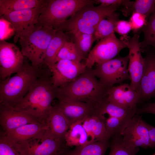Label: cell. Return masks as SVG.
<instances>
[{
	"mask_svg": "<svg viewBox=\"0 0 155 155\" xmlns=\"http://www.w3.org/2000/svg\"><path fill=\"white\" fill-rule=\"evenodd\" d=\"M119 16L115 12L100 21L93 34L95 41H99L115 33L116 24L119 20Z\"/></svg>",
	"mask_w": 155,
	"mask_h": 155,
	"instance_id": "4316f807",
	"label": "cell"
},
{
	"mask_svg": "<svg viewBox=\"0 0 155 155\" xmlns=\"http://www.w3.org/2000/svg\"><path fill=\"white\" fill-rule=\"evenodd\" d=\"M72 35L73 42L85 60L91 51L93 43L95 41L93 34L78 32Z\"/></svg>",
	"mask_w": 155,
	"mask_h": 155,
	"instance_id": "4dcf8cb0",
	"label": "cell"
},
{
	"mask_svg": "<svg viewBox=\"0 0 155 155\" xmlns=\"http://www.w3.org/2000/svg\"><path fill=\"white\" fill-rule=\"evenodd\" d=\"M144 113L155 115V103H148L140 108H137L136 114L141 115Z\"/></svg>",
	"mask_w": 155,
	"mask_h": 155,
	"instance_id": "f35d334b",
	"label": "cell"
},
{
	"mask_svg": "<svg viewBox=\"0 0 155 155\" xmlns=\"http://www.w3.org/2000/svg\"><path fill=\"white\" fill-rule=\"evenodd\" d=\"M110 145L108 140L96 141L82 146L76 147L73 150H67L62 155H104Z\"/></svg>",
	"mask_w": 155,
	"mask_h": 155,
	"instance_id": "484cf974",
	"label": "cell"
},
{
	"mask_svg": "<svg viewBox=\"0 0 155 155\" xmlns=\"http://www.w3.org/2000/svg\"><path fill=\"white\" fill-rule=\"evenodd\" d=\"M35 123L40 122L31 116L13 107L0 105V124L4 131Z\"/></svg>",
	"mask_w": 155,
	"mask_h": 155,
	"instance_id": "e0dca14e",
	"label": "cell"
},
{
	"mask_svg": "<svg viewBox=\"0 0 155 155\" xmlns=\"http://www.w3.org/2000/svg\"><path fill=\"white\" fill-rule=\"evenodd\" d=\"M0 41L5 40L12 35L15 34L13 28L7 20L0 17Z\"/></svg>",
	"mask_w": 155,
	"mask_h": 155,
	"instance_id": "d590c367",
	"label": "cell"
},
{
	"mask_svg": "<svg viewBox=\"0 0 155 155\" xmlns=\"http://www.w3.org/2000/svg\"><path fill=\"white\" fill-rule=\"evenodd\" d=\"M127 55L124 57L114 58L103 63L96 64L92 68L94 75L98 78L101 84L108 89L115 84H121L130 80L128 69Z\"/></svg>",
	"mask_w": 155,
	"mask_h": 155,
	"instance_id": "ba28073f",
	"label": "cell"
},
{
	"mask_svg": "<svg viewBox=\"0 0 155 155\" xmlns=\"http://www.w3.org/2000/svg\"><path fill=\"white\" fill-rule=\"evenodd\" d=\"M148 20L145 16L139 13L133 12L132 13L129 22L132 30L135 32L142 29L146 24Z\"/></svg>",
	"mask_w": 155,
	"mask_h": 155,
	"instance_id": "e575fe53",
	"label": "cell"
},
{
	"mask_svg": "<svg viewBox=\"0 0 155 155\" xmlns=\"http://www.w3.org/2000/svg\"><path fill=\"white\" fill-rule=\"evenodd\" d=\"M104 116L94 113L82 120L91 143L106 139Z\"/></svg>",
	"mask_w": 155,
	"mask_h": 155,
	"instance_id": "d6986e66",
	"label": "cell"
},
{
	"mask_svg": "<svg viewBox=\"0 0 155 155\" xmlns=\"http://www.w3.org/2000/svg\"><path fill=\"white\" fill-rule=\"evenodd\" d=\"M146 51L144 71L137 90L140 102L155 98V49Z\"/></svg>",
	"mask_w": 155,
	"mask_h": 155,
	"instance_id": "9a60e30c",
	"label": "cell"
},
{
	"mask_svg": "<svg viewBox=\"0 0 155 155\" xmlns=\"http://www.w3.org/2000/svg\"><path fill=\"white\" fill-rule=\"evenodd\" d=\"M87 67L85 63L66 60L57 61L50 70L54 87L63 86L75 80Z\"/></svg>",
	"mask_w": 155,
	"mask_h": 155,
	"instance_id": "4fadbf2b",
	"label": "cell"
},
{
	"mask_svg": "<svg viewBox=\"0 0 155 155\" xmlns=\"http://www.w3.org/2000/svg\"><path fill=\"white\" fill-rule=\"evenodd\" d=\"M119 6H85L62 23L57 30L72 35L80 32L94 34L100 21L109 16Z\"/></svg>",
	"mask_w": 155,
	"mask_h": 155,
	"instance_id": "277c9868",
	"label": "cell"
},
{
	"mask_svg": "<svg viewBox=\"0 0 155 155\" xmlns=\"http://www.w3.org/2000/svg\"><path fill=\"white\" fill-rule=\"evenodd\" d=\"M83 59H84L75 44L73 42L68 40L65 42L59 51L56 63L61 60L81 62Z\"/></svg>",
	"mask_w": 155,
	"mask_h": 155,
	"instance_id": "1f68e13d",
	"label": "cell"
},
{
	"mask_svg": "<svg viewBox=\"0 0 155 155\" xmlns=\"http://www.w3.org/2000/svg\"><path fill=\"white\" fill-rule=\"evenodd\" d=\"M55 106L64 115L70 125L94 113L92 105L76 101L58 102Z\"/></svg>",
	"mask_w": 155,
	"mask_h": 155,
	"instance_id": "ac0fdd59",
	"label": "cell"
},
{
	"mask_svg": "<svg viewBox=\"0 0 155 155\" xmlns=\"http://www.w3.org/2000/svg\"><path fill=\"white\" fill-rule=\"evenodd\" d=\"M48 127L47 125L35 123L26 124L4 132L10 142L16 143L28 140Z\"/></svg>",
	"mask_w": 155,
	"mask_h": 155,
	"instance_id": "ffe728a7",
	"label": "cell"
},
{
	"mask_svg": "<svg viewBox=\"0 0 155 155\" xmlns=\"http://www.w3.org/2000/svg\"><path fill=\"white\" fill-rule=\"evenodd\" d=\"M94 1L95 3L100 4V5L102 6L116 5L123 6L126 8L131 7L134 2L128 0H96Z\"/></svg>",
	"mask_w": 155,
	"mask_h": 155,
	"instance_id": "8d00e7d4",
	"label": "cell"
},
{
	"mask_svg": "<svg viewBox=\"0 0 155 155\" xmlns=\"http://www.w3.org/2000/svg\"><path fill=\"white\" fill-rule=\"evenodd\" d=\"M50 71L40 74L23 99L13 107L46 125L53 101L56 98V88L52 83Z\"/></svg>",
	"mask_w": 155,
	"mask_h": 155,
	"instance_id": "6da1fadb",
	"label": "cell"
},
{
	"mask_svg": "<svg viewBox=\"0 0 155 155\" xmlns=\"http://www.w3.org/2000/svg\"><path fill=\"white\" fill-rule=\"evenodd\" d=\"M64 141L67 147L82 146L91 143L82 124V120L72 124L65 133Z\"/></svg>",
	"mask_w": 155,
	"mask_h": 155,
	"instance_id": "cb8c5ba5",
	"label": "cell"
},
{
	"mask_svg": "<svg viewBox=\"0 0 155 155\" xmlns=\"http://www.w3.org/2000/svg\"><path fill=\"white\" fill-rule=\"evenodd\" d=\"M69 38L67 33L57 30L48 46L44 60V64L49 70L56 63L57 55L61 48Z\"/></svg>",
	"mask_w": 155,
	"mask_h": 155,
	"instance_id": "603a6c76",
	"label": "cell"
},
{
	"mask_svg": "<svg viewBox=\"0 0 155 155\" xmlns=\"http://www.w3.org/2000/svg\"><path fill=\"white\" fill-rule=\"evenodd\" d=\"M127 38L123 37L119 39L114 33L99 40L85 59V63L87 67L92 68L95 64L114 58L121 50L127 47Z\"/></svg>",
	"mask_w": 155,
	"mask_h": 155,
	"instance_id": "9c48e42d",
	"label": "cell"
},
{
	"mask_svg": "<svg viewBox=\"0 0 155 155\" xmlns=\"http://www.w3.org/2000/svg\"><path fill=\"white\" fill-rule=\"evenodd\" d=\"M137 108H125L108 101L106 97L94 107V113L121 119L131 118L136 114Z\"/></svg>",
	"mask_w": 155,
	"mask_h": 155,
	"instance_id": "7402d4cb",
	"label": "cell"
},
{
	"mask_svg": "<svg viewBox=\"0 0 155 155\" xmlns=\"http://www.w3.org/2000/svg\"><path fill=\"white\" fill-rule=\"evenodd\" d=\"M155 9V0H136L131 6L128 8L122 9L125 16H128L133 12H137L145 16L148 20Z\"/></svg>",
	"mask_w": 155,
	"mask_h": 155,
	"instance_id": "f1b7e54d",
	"label": "cell"
},
{
	"mask_svg": "<svg viewBox=\"0 0 155 155\" xmlns=\"http://www.w3.org/2000/svg\"><path fill=\"white\" fill-rule=\"evenodd\" d=\"M46 0H0V16L13 11L40 7Z\"/></svg>",
	"mask_w": 155,
	"mask_h": 155,
	"instance_id": "d4e9b609",
	"label": "cell"
},
{
	"mask_svg": "<svg viewBox=\"0 0 155 155\" xmlns=\"http://www.w3.org/2000/svg\"><path fill=\"white\" fill-rule=\"evenodd\" d=\"M92 68H87L73 81L56 88V98L58 102H81L94 107L106 98L108 89L101 84Z\"/></svg>",
	"mask_w": 155,
	"mask_h": 155,
	"instance_id": "7a4b0ae2",
	"label": "cell"
},
{
	"mask_svg": "<svg viewBox=\"0 0 155 155\" xmlns=\"http://www.w3.org/2000/svg\"><path fill=\"white\" fill-rule=\"evenodd\" d=\"M0 155H20L3 131L0 133Z\"/></svg>",
	"mask_w": 155,
	"mask_h": 155,
	"instance_id": "836d02e7",
	"label": "cell"
},
{
	"mask_svg": "<svg viewBox=\"0 0 155 155\" xmlns=\"http://www.w3.org/2000/svg\"><path fill=\"white\" fill-rule=\"evenodd\" d=\"M145 124L149 131L151 148H153L155 147V127L150 125L146 121Z\"/></svg>",
	"mask_w": 155,
	"mask_h": 155,
	"instance_id": "ab89813d",
	"label": "cell"
},
{
	"mask_svg": "<svg viewBox=\"0 0 155 155\" xmlns=\"http://www.w3.org/2000/svg\"><path fill=\"white\" fill-rule=\"evenodd\" d=\"M11 143L20 155H62L67 150L65 142L48 128L28 140Z\"/></svg>",
	"mask_w": 155,
	"mask_h": 155,
	"instance_id": "52a82bcc",
	"label": "cell"
},
{
	"mask_svg": "<svg viewBox=\"0 0 155 155\" xmlns=\"http://www.w3.org/2000/svg\"><path fill=\"white\" fill-rule=\"evenodd\" d=\"M139 38V35L136 34L132 38H128L127 40V47L129 49L128 69L131 81L130 85L137 92L145 67Z\"/></svg>",
	"mask_w": 155,
	"mask_h": 155,
	"instance_id": "5bb4252c",
	"label": "cell"
},
{
	"mask_svg": "<svg viewBox=\"0 0 155 155\" xmlns=\"http://www.w3.org/2000/svg\"><path fill=\"white\" fill-rule=\"evenodd\" d=\"M143 40L140 42L142 52L149 46L155 49V9L150 16L146 24L142 28Z\"/></svg>",
	"mask_w": 155,
	"mask_h": 155,
	"instance_id": "f546056e",
	"label": "cell"
},
{
	"mask_svg": "<svg viewBox=\"0 0 155 155\" xmlns=\"http://www.w3.org/2000/svg\"><path fill=\"white\" fill-rule=\"evenodd\" d=\"M44 5L12 12L0 16L8 21L13 26L15 32V43L18 41L20 37L28 35L35 30L39 17Z\"/></svg>",
	"mask_w": 155,
	"mask_h": 155,
	"instance_id": "30bf717a",
	"label": "cell"
},
{
	"mask_svg": "<svg viewBox=\"0 0 155 155\" xmlns=\"http://www.w3.org/2000/svg\"><path fill=\"white\" fill-rule=\"evenodd\" d=\"M121 135L123 144L128 148H151L148 130L145 121L140 115L136 114L133 116Z\"/></svg>",
	"mask_w": 155,
	"mask_h": 155,
	"instance_id": "8fae6325",
	"label": "cell"
},
{
	"mask_svg": "<svg viewBox=\"0 0 155 155\" xmlns=\"http://www.w3.org/2000/svg\"><path fill=\"white\" fill-rule=\"evenodd\" d=\"M106 99L111 102L127 109L137 108V104L140 103L137 92L127 83L109 88Z\"/></svg>",
	"mask_w": 155,
	"mask_h": 155,
	"instance_id": "2e32d148",
	"label": "cell"
},
{
	"mask_svg": "<svg viewBox=\"0 0 155 155\" xmlns=\"http://www.w3.org/2000/svg\"><path fill=\"white\" fill-rule=\"evenodd\" d=\"M94 3L92 0H46L36 28L57 30L61 25L85 6Z\"/></svg>",
	"mask_w": 155,
	"mask_h": 155,
	"instance_id": "5b68a950",
	"label": "cell"
},
{
	"mask_svg": "<svg viewBox=\"0 0 155 155\" xmlns=\"http://www.w3.org/2000/svg\"><path fill=\"white\" fill-rule=\"evenodd\" d=\"M47 125L53 135L65 142V135L70 125L64 115L55 105L53 106L48 118Z\"/></svg>",
	"mask_w": 155,
	"mask_h": 155,
	"instance_id": "44dd1931",
	"label": "cell"
},
{
	"mask_svg": "<svg viewBox=\"0 0 155 155\" xmlns=\"http://www.w3.org/2000/svg\"><path fill=\"white\" fill-rule=\"evenodd\" d=\"M131 30V26L129 21L119 20L116 24L114 32L126 37Z\"/></svg>",
	"mask_w": 155,
	"mask_h": 155,
	"instance_id": "74e56055",
	"label": "cell"
},
{
	"mask_svg": "<svg viewBox=\"0 0 155 155\" xmlns=\"http://www.w3.org/2000/svg\"><path fill=\"white\" fill-rule=\"evenodd\" d=\"M40 70L24 62L14 75L1 80L0 105L13 107L19 103L36 80Z\"/></svg>",
	"mask_w": 155,
	"mask_h": 155,
	"instance_id": "3957f363",
	"label": "cell"
},
{
	"mask_svg": "<svg viewBox=\"0 0 155 155\" xmlns=\"http://www.w3.org/2000/svg\"><path fill=\"white\" fill-rule=\"evenodd\" d=\"M151 155H155V153H154L153 154Z\"/></svg>",
	"mask_w": 155,
	"mask_h": 155,
	"instance_id": "60d3db41",
	"label": "cell"
},
{
	"mask_svg": "<svg viewBox=\"0 0 155 155\" xmlns=\"http://www.w3.org/2000/svg\"><path fill=\"white\" fill-rule=\"evenodd\" d=\"M112 138L108 155H136L140 150V149H132L125 146L122 143L121 135Z\"/></svg>",
	"mask_w": 155,
	"mask_h": 155,
	"instance_id": "d6a6232c",
	"label": "cell"
},
{
	"mask_svg": "<svg viewBox=\"0 0 155 155\" xmlns=\"http://www.w3.org/2000/svg\"><path fill=\"white\" fill-rule=\"evenodd\" d=\"M24 56L14 44L5 40L0 42V78L5 80L16 73L22 67Z\"/></svg>",
	"mask_w": 155,
	"mask_h": 155,
	"instance_id": "7c38bea8",
	"label": "cell"
},
{
	"mask_svg": "<svg viewBox=\"0 0 155 155\" xmlns=\"http://www.w3.org/2000/svg\"><path fill=\"white\" fill-rule=\"evenodd\" d=\"M132 118L121 119L110 116L106 118V139L109 140L112 137L121 135Z\"/></svg>",
	"mask_w": 155,
	"mask_h": 155,
	"instance_id": "83f0119b",
	"label": "cell"
},
{
	"mask_svg": "<svg viewBox=\"0 0 155 155\" xmlns=\"http://www.w3.org/2000/svg\"><path fill=\"white\" fill-rule=\"evenodd\" d=\"M56 31L52 28L39 27L30 34L20 38L18 41L22 54L36 69L40 70L44 64L47 48Z\"/></svg>",
	"mask_w": 155,
	"mask_h": 155,
	"instance_id": "8992f818",
	"label": "cell"
}]
</instances>
